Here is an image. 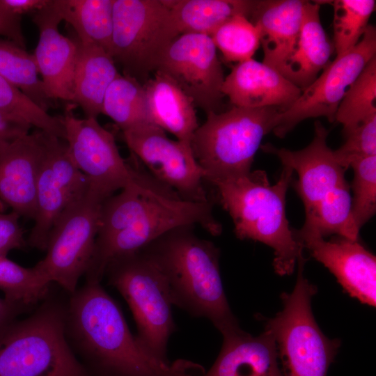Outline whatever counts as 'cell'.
I'll use <instances>...</instances> for the list:
<instances>
[{"label": "cell", "instance_id": "1", "mask_svg": "<svg viewBox=\"0 0 376 376\" xmlns=\"http://www.w3.org/2000/svg\"><path fill=\"white\" fill-rule=\"evenodd\" d=\"M65 335L90 376H202L201 365L155 357L133 336L100 282L86 281L66 301Z\"/></svg>", "mask_w": 376, "mask_h": 376}, {"label": "cell", "instance_id": "42", "mask_svg": "<svg viewBox=\"0 0 376 376\" xmlns=\"http://www.w3.org/2000/svg\"><path fill=\"white\" fill-rule=\"evenodd\" d=\"M52 0H0V3L10 13L22 15L36 12L49 5Z\"/></svg>", "mask_w": 376, "mask_h": 376}, {"label": "cell", "instance_id": "38", "mask_svg": "<svg viewBox=\"0 0 376 376\" xmlns=\"http://www.w3.org/2000/svg\"><path fill=\"white\" fill-rule=\"evenodd\" d=\"M19 217L13 211L0 213V256H6L11 250L26 247L27 242L19 222Z\"/></svg>", "mask_w": 376, "mask_h": 376}, {"label": "cell", "instance_id": "10", "mask_svg": "<svg viewBox=\"0 0 376 376\" xmlns=\"http://www.w3.org/2000/svg\"><path fill=\"white\" fill-rule=\"evenodd\" d=\"M104 198L89 186L80 198L70 205L53 225L45 258L36 266L49 282L69 294L77 287L93 257Z\"/></svg>", "mask_w": 376, "mask_h": 376}, {"label": "cell", "instance_id": "30", "mask_svg": "<svg viewBox=\"0 0 376 376\" xmlns=\"http://www.w3.org/2000/svg\"><path fill=\"white\" fill-rule=\"evenodd\" d=\"M102 113L111 118L122 131L150 123L143 84L119 74L105 93Z\"/></svg>", "mask_w": 376, "mask_h": 376}, {"label": "cell", "instance_id": "12", "mask_svg": "<svg viewBox=\"0 0 376 376\" xmlns=\"http://www.w3.org/2000/svg\"><path fill=\"white\" fill-rule=\"evenodd\" d=\"M375 56L376 29L370 24L354 48L330 61L297 100L279 114L272 131L274 134L283 138L300 122L310 118L324 116L331 123L335 121L346 91Z\"/></svg>", "mask_w": 376, "mask_h": 376}, {"label": "cell", "instance_id": "17", "mask_svg": "<svg viewBox=\"0 0 376 376\" xmlns=\"http://www.w3.org/2000/svg\"><path fill=\"white\" fill-rule=\"evenodd\" d=\"M312 141L304 148L290 150L278 148L270 143L261 146L265 152L276 155L283 166L297 173L294 187L308 216L318 203L337 185L346 181L345 170L338 164L327 143L328 130L320 121L314 124Z\"/></svg>", "mask_w": 376, "mask_h": 376}, {"label": "cell", "instance_id": "32", "mask_svg": "<svg viewBox=\"0 0 376 376\" xmlns=\"http://www.w3.org/2000/svg\"><path fill=\"white\" fill-rule=\"evenodd\" d=\"M51 283L36 265L26 268L0 256V290L6 299L31 309L49 296Z\"/></svg>", "mask_w": 376, "mask_h": 376}, {"label": "cell", "instance_id": "21", "mask_svg": "<svg viewBox=\"0 0 376 376\" xmlns=\"http://www.w3.org/2000/svg\"><path fill=\"white\" fill-rule=\"evenodd\" d=\"M305 1H257L249 18L259 32L264 53L263 63L281 74L295 49Z\"/></svg>", "mask_w": 376, "mask_h": 376}, {"label": "cell", "instance_id": "24", "mask_svg": "<svg viewBox=\"0 0 376 376\" xmlns=\"http://www.w3.org/2000/svg\"><path fill=\"white\" fill-rule=\"evenodd\" d=\"M334 50L320 22V4L306 1L297 43L281 74L302 91L330 63Z\"/></svg>", "mask_w": 376, "mask_h": 376}, {"label": "cell", "instance_id": "3", "mask_svg": "<svg viewBox=\"0 0 376 376\" xmlns=\"http://www.w3.org/2000/svg\"><path fill=\"white\" fill-rule=\"evenodd\" d=\"M193 226L175 228L142 249L163 276L172 305L209 320L223 337L242 329L228 302L219 270V249Z\"/></svg>", "mask_w": 376, "mask_h": 376}, {"label": "cell", "instance_id": "18", "mask_svg": "<svg viewBox=\"0 0 376 376\" xmlns=\"http://www.w3.org/2000/svg\"><path fill=\"white\" fill-rule=\"evenodd\" d=\"M39 31L33 56L48 96L52 100L73 101L74 75L78 43L59 31L62 20L52 2L33 13Z\"/></svg>", "mask_w": 376, "mask_h": 376}, {"label": "cell", "instance_id": "8", "mask_svg": "<svg viewBox=\"0 0 376 376\" xmlns=\"http://www.w3.org/2000/svg\"><path fill=\"white\" fill-rule=\"evenodd\" d=\"M104 275L129 305L138 341L157 359L170 362L167 344L176 327L173 305L156 264L141 250L111 261Z\"/></svg>", "mask_w": 376, "mask_h": 376}, {"label": "cell", "instance_id": "5", "mask_svg": "<svg viewBox=\"0 0 376 376\" xmlns=\"http://www.w3.org/2000/svg\"><path fill=\"white\" fill-rule=\"evenodd\" d=\"M66 301L49 296L0 338V376H90L65 335Z\"/></svg>", "mask_w": 376, "mask_h": 376}, {"label": "cell", "instance_id": "13", "mask_svg": "<svg viewBox=\"0 0 376 376\" xmlns=\"http://www.w3.org/2000/svg\"><path fill=\"white\" fill-rule=\"evenodd\" d=\"M123 139L152 178L182 199L209 203L204 174L191 146L169 139L159 127L146 123L123 131Z\"/></svg>", "mask_w": 376, "mask_h": 376}, {"label": "cell", "instance_id": "37", "mask_svg": "<svg viewBox=\"0 0 376 376\" xmlns=\"http://www.w3.org/2000/svg\"><path fill=\"white\" fill-rule=\"evenodd\" d=\"M345 136V142L334 150V154L338 164L346 171L353 161L376 155V115Z\"/></svg>", "mask_w": 376, "mask_h": 376}, {"label": "cell", "instance_id": "16", "mask_svg": "<svg viewBox=\"0 0 376 376\" xmlns=\"http://www.w3.org/2000/svg\"><path fill=\"white\" fill-rule=\"evenodd\" d=\"M297 240L324 265L351 297L376 304V258L359 240L334 236L327 240L317 233L294 229Z\"/></svg>", "mask_w": 376, "mask_h": 376}, {"label": "cell", "instance_id": "31", "mask_svg": "<svg viewBox=\"0 0 376 376\" xmlns=\"http://www.w3.org/2000/svg\"><path fill=\"white\" fill-rule=\"evenodd\" d=\"M376 115V56L366 65L346 91L336 113L335 120L346 135Z\"/></svg>", "mask_w": 376, "mask_h": 376}, {"label": "cell", "instance_id": "40", "mask_svg": "<svg viewBox=\"0 0 376 376\" xmlns=\"http://www.w3.org/2000/svg\"><path fill=\"white\" fill-rule=\"evenodd\" d=\"M0 36L25 49V40L21 26V17L8 11L0 3Z\"/></svg>", "mask_w": 376, "mask_h": 376}, {"label": "cell", "instance_id": "35", "mask_svg": "<svg viewBox=\"0 0 376 376\" xmlns=\"http://www.w3.org/2000/svg\"><path fill=\"white\" fill-rule=\"evenodd\" d=\"M0 111L26 121L38 130L65 139L61 116H52L0 75Z\"/></svg>", "mask_w": 376, "mask_h": 376}, {"label": "cell", "instance_id": "25", "mask_svg": "<svg viewBox=\"0 0 376 376\" xmlns=\"http://www.w3.org/2000/svg\"><path fill=\"white\" fill-rule=\"evenodd\" d=\"M77 43L72 102L81 107L86 118H97L102 113L108 87L120 73L113 58L104 49Z\"/></svg>", "mask_w": 376, "mask_h": 376}, {"label": "cell", "instance_id": "22", "mask_svg": "<svg viewBox=\"0 0 376 376\" xmlns=\"http://www.w3.org/2000/svg\"><path fill=\"white\" fill-rule=\"evenodd\" d=\"M202 376H283L276 343L267 330L253 336L242 329L223 337L220 352Z\"/></svg>", "mask_w": 376, "mask_h": 376}, {"label": "cell", "instance_id": "20", "mask_svg": "<svg viewBox=\"0 0 376 376\" xmlns=\"http://www.w3.org/2000/svg\"><path fill=\"white\" fill-rule=\"evenodd\" d=\"M223 95L233 107L288 109L301 90L273 68L253 58L237 63L224 78Z\"/></svg>", "mask_w": 376, "mask_h": 376}, {"label": "cell", "instance_id": "15", "mask_svg": "<svg viewBox=\"0 0 376 376\" xmlns=\"http://www.w3.org/2000/svg\"><path fill=\"white\" fill-rule=\"evenodd\" d=\"M90 186L73 162L65 140L46 133L36 188L34 225L27 244L45 251L49 232L61 214Z\"/></svg>", "mask_w": 376, "mask_h": 376}, {"label": "cell", "instance_id": "34", "mask_svg": "<svg viewBox=\"0 0 376 376\" xmlns=\"http://www.w3.org/2000/svg\"><path fill=\"white\" fill-rule=\"evenodd\" d=\"M213 42L228 62H242L252 58L260 41L256 26L245 16L235 15L211 34Z\"/></svg>", "mask_w": 376, "mask_h": 376}, {"label": "cell", "instance_id": "33", "mask_svg": "<svg viewBox=\"0 0 376 376\" xmlns=\"http://www.w3.org/2000/svg\"><path fill=\"white\" fill-rule=\"evenodd\" d=\"M334 7V49L336 56L354 48L365 33L375 9V0H336Z\"/></svg>", "mask_w": 376, "mask_h": 376}, {"label": "cell", "instance_id": "6", "mask_svg": "<svg viewBox=\"0 0 376 376\" xmlns=\"http://www.w3.org/2000/svg\"><path fill=\"white\" fill-rule=\"evenodd\" d=\"M282 111L276 107L233 106L224 112L207 113L190 143L204 180L212 184L250 172L263 137L273 131Z\"/></svg>", "mask_w": 376, "mask_h": 376}, {"label": "cell", "instance_id": "14", "mask_svg": "<svg viewBox=\"0 0 376 376\" xmlns=\"http://www.w3.org/2000/svg\"><path fill=\"white\" fill-rule=\"evenodd\" d=\"M171 77L206 114L219 113L224 71L210 36L180 35L164 52L157 68Z\"/></svg>", "mask_w": 376, "mask_h": 376}, {"label": "cell", "instance_id": "26", "mask_svg": "<svg viewBox=\"0 0 376 376\" xmlns=\"http://www.w3.org/2000/svg\"><path fill=\"white\" fill-rule=\"evenodd\" d=\"M170 8L180 35L199 33L211 36L223 23L235 15L251 16L254 0L164 1Z\"/></svg>", "mask_w": 376, "mask_h": 376}, {"label": "cell", "instance_id": "2", "mask_svg": "<svg viewBox=\"0 0 376 376\" xmlns=\"http://www.w3.org/2000/svg\"><path fill=\"white\" fill-rule=\"evenodd\" d=\"M196 225L214 236L221 233L210 202L185 201L162 186L125 187L102 205L86 281L100 282L113 260L142 250L175 228Z\"/></svg>", "mask_w": 376, "mask_h": 376}, {"label": "cell", "instance_id": "19", "mask_svg": "<svg viewBox=\"0 0 376 376\" xmlns=\"http://www.w3.org/2000/svg\"><path fill=\"white\" fill-rule=\"evenodd\" d=\"M45 132L38 130L0 152V199L19 217L33 219Z\"/></svg>", "mask_w": 376, "mask_h": 376}, {"label": "cell", "instance_id": "36", "mask_svg": "<svg viewBox=\"0 0 376 376\" xmlns=\"http://www.w3.org/2000/svg\"><path fill=\"white\" fill-rule=\"evenodd\" d=\"M350 167L354 171L352 214L360 230L376 211V155L357 159Z\"/></svg>", "mask_w": 376, "mask_h": 376}, {"label": "cell", "instance_id": "7", "mask_svg": "<svg viewBox=\"0 0 376 376\" xmlns=\"http://www.w3.org/2000/svg\"><path fill=\"white\" fill-rule=\"evenodd\" d=\"M306 259L298 261L295 286L281 295L282 310L265 322L272 335L283 376H327L340 347L321 331L311 309L317 288L304 276Z\"/></svg>", "mask_w": 376, "mask_h": 376}, {"label": "cell", "instance_id": "4", "mask_svg": "<svg viewBox=\"0 0 376 376\" xmlns=\"http://www.w3.org/2000/svg\"><path fill=\"white\" fill-rule=\"evenodd\" d=\"M293 172L283 166L279 180L273 185L262 170L212 184L221 205L232 218L237 237L270 246L274 253V271L281 276L291 274L303 256L304 249L285 214V196Z\"/></svg>", "mask_w": 376, "mask_h": 376}, {"label": "cell", "instance_id": "28", "mask_svg": "<svg viewBox=\"0 0 376 376\" xmlns=\"http://www.w3.org/2000/svg\"><path fill=\"white\" fill-rule=\"evenodd\" d=\"M302 229L324 237L330 235L359 240L352 214V201L347 181L337 185L306 216Z\"/></svg>", "mask_w": 376, "mask_h": 376}, {"label": "cell", "instance_id": "23", "mask_svg": "<svg viewBox=\"0 0 376 376\" xmlns=\"http://www.w3.org/2000/svg\"><path fill=\"white\" fill-rule=\"evenodd\" d=\"M143 86L149 122L173 134L180 142L190 146L199 126L191 100L160 70L155 72Z\"/></svg>", "mask_w": 376, "mask_h": 376}, {"label": "cell", "instance_id": "27", "mask_svg": "<svg viewBox=\"0 0 376 376\" xmlns=\"http://www.w3.org/2000/svg\"><path fill=\"white\" fill-rule=\"evenodd\" d=\"M113 1L53 0V5L62 20L67 22L74 29L80 44L98 46L110 54L113 33Z\"/></svg>", "mask_w": 376, "mask_h": 376}, {"label": "cell", "instance_id": "29", "mask_svg": "<svg viewBox=\"0 0 376 376\" xmlns=\"http://www.w3.org/2000/svg\"><path fill=\"white\" fill-rule=\"evenodd\" d=\"M33 54L14 42L0 38V75L47 112L54 107L46 93Z\"/></svg>", "mask_w": 376, "mask_h": 376}, {"label": "cell", "instance_id": "9", "mask_svg": "<svg viewBox=\"0 0 376 376\" xmlns=\"http://www.w3.org/2000/svg\"><path fill=\"white\" fill-rule=\"evenodd\" d=\"M180 36L170 8L162 0H113L110 54L123 75L143 84L157 70Z\"/></svg>", "mask_w": 376, "mask_h": 376}, {"label": "cell", "instance_id": "39", "mask_svg": "<svg viewBox=\"0 0 376 376\" xmlns=\"http://www.w3.org/2000/svg\"><path fill=\"white\" fill-rule=\"evenodd\" d=\"M31 127L26 121L0 111V152L18 139L28 134Z\"/></svg>", "mask_w": 376, "mask_h": 376}, {"label": "cell", "instance_id": "11", "mask_svg": "<svg viewBox=\"0 0 376 376\" xmlns=\"http://www.w3.org/2000/svg\"><path fill=\"white\" fill-rule=\"evenodd\" d=\"M74 106H66L60 116L69 154L90 187L108 198L130 185L163 186L153 178L131 167L121 157L114 136L95 118H79Z\"/></svg>", "mask_w": 376, "mask_h": 376}, {"label": "cell", "instance_id": "41", "mask_svg": "<svg viewBox=\"0 0 376 376\" xmlns=\"http://www.w3.org/2000/svg\"><path fill=\"white\" fill-rule=\"evenodd\" d=\"M30 308L0 298V338L17 317Z\"/></svg>", "mask_w": 376, "mask_h": 376}]
</instances>
